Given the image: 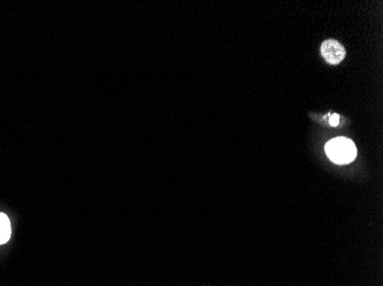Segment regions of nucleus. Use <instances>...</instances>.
I'll list each match as a JSON object with an SVG mask.
<instances>
[{
  "instance_id": "nucleus-1",
  "label": "nucleus",
  "mask_w": 383,
  "mask_h": 286,
  "mask_svg": "<svg viewBox=\"0 0 383 286\" xmlns=\"http://www.w3.org/2000/svg\"><path fill=\"white\" fill-rule=\"evenodd\" d=\"M328 158L335 164H349L357 156V148L355 143L347 138H335L328 141L325 145Z\"/></svg>"
},
{
  "instance_id": "nucleus-2",
  "label": "nucleus",
  "mask_w": 383,
  "mask_h": 286,
  "mask_svg": "<svg viewBox=\"0 0 383 286\" xmlns=\"http://www.w3.org/2000/svg\"><path fill=\"white\" fill-rule=\"evenodd\" d=\"M320 53L327 63L336 65L343 61L346 56V48L338 40L327 39L321 44Z\"/></svg>"
},
{
  "instance_id": "nucleus-3",
  "label": "nucleus",
  "mask_w": 383,
  "mask_h": 286,
  "mask_svg": "<svg viewBox=\"0 0 383 286\" xmlns=\"http://www.w3.org/2000/svg\"><path fill=\"white\" fill-rule=\"evenodd\" d=\"M11 228L9 219L3 213H0V244H5L10 237Z\"/></svg>"
},
{
  "instance_id": "nucleus-4",
  "label": "nucleus",
  "mask_w": 383,
  "mask_h": 286,
  "mask_svg": "<svg viewBox=\"0 0 383 286\" xmlns=\"http://www.w3.org/2000/svg\"><path fill=\"white\" fill-rule=\"evenodd\" d=\"M340 123V116L336 115V114H333L331 115L330 114V124L332 126H338Z\"/></svg>"
}]
</instances>
